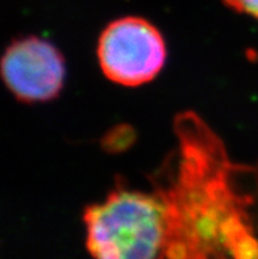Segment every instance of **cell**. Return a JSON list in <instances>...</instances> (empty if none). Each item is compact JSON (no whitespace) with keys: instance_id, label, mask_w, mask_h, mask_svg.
<instances>
[{"instance_id":"1","label":"cell","mask_w":258,"mask_h":259,"mask_svg":"<svg viewBox=\"0 0 258 259\" xmlns=\"http://www.w3.org/2000/svg\"><path fill=\"white\" fill-rule=\"evenodd\" d=\"M175 168L153 181L165 213V259H258L249 207L257 171L231 161L224 142L195 112L174 120Z\"/></svg>"},{"instance_id":"2","label":"cell","mask_w":258,"mask_h":259,"mask_svg":"<svg viewBox=\"0 0 258 259\" xmlns=\"http://www.w3.org/2000/svg\"><path fill=\"white\" fill-rule=\"evenodd\" d=\"M86 247L92 259H165V213L156 192L118 181L101 203L83 212Z\"/></svg>"},{"instance_id":"3","label":"cell","mask_w":258,"mask_h":259,"mask_svg":"<svg viewBox=\"0 0 258 259\" xmlns=\"http://www.w3.org/2000/svg\"><path fill=\"white\" fill-rule=\"evenodd\" d=\"M98 59L107 79L125 87L153 80L166 62V44L148 20L125 16L108 24L98 41Z\"/></svg>"},{"instance_id":"4","label":"cell","mask_w":258,"mask_h":259,"mask_svg":"<svg viewBox=\"0 0 258 259\" xmlns=\"http://www.w3.org/2000/svg\"><path fill=\"white\" fill-rule=\"evenodd\" d=\"M0 74L7 89L19 102H49L61 94L65 84V58L48 39L20 37L4 50Z\"/></svg>"},{"instance_id":"5","label":"cell","mask_w":258,"mask_h":259,"mask_svg":"<svg viewBox=\"0 0 258 259\" xmlns=\"http://www.w3.org/2000/svg\"><path fill=\"white\" fill-rule=\"evenodd\" d=\"M229 10L258 20V0H223Z\"/></svg>"}]
</instances>
